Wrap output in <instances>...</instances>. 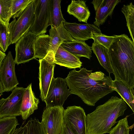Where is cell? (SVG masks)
<instances>
[{
  "label": "cell",
  "instance_id": "obj_1",
  "mask_svg": "<svg viewBox=\"0 0 134 134\" xmlns=\"http://www.w3.org/2000/svg\"><path fill=\"white\" fill-rule=\"evenodd\" d=\"M83 68L69 72L65 79L71 94L76 95L87 105H95L99 100L114 91L113 80L100 71L92 72Z\"/></svg>",
  "mask_w": 134,
  "mask_h": 134
},
{
  "label": "cell",
  "instance_id": "obj_2",
  "mask_svg": "<svg viewBox=\"0 0 134 134\" xmlns=\"http://www.w3.org/2000/svg\"><path fill=\"white\" fill-rule=\"evenodd\" d=\"M108 54L115 79L133 89L134 42L125 34L116 35L108 49Z\"/></svg>",
  "mask_w": 134,
  "mask_h": 134
},
{
  "label": "cell",
  "instance_id": "obj_3",
  "mask_svg": "<svg viewBox=\"0 0 134 134\" xmlns=\"http://www.w3.org/2000/svg\"><path fill=\"white\" fill-rule=\"evenodd\" d=\"M127 108L125 101L112 96L103 104L86 116L87 134L109 133L119 116L123 115Z\"/></svg>",
  "mask_w": 134,
  "mask_h": 134
},
{
  "label": "cell",
  "instance_id": "obj_4",
  "mask_svg": "<svg viewBox=\"0 0 134 134\" xmlns=\"http://www.w3.org/2000/svg\"><path fill=\"white\" fill-rule=\"evenodd\" d=\"M35 7L33 1L17 18L9 23L8 26L11 44L15 43L29 31L34 20Z\"/></svg>",
  "mask_w": 134,
  "mask_h": 134
},
{
  "label": "cell",
  "instance_id": "obj_5",
  "mask_svg": "<svg viewBox=\"0 0 134 134\" xmlns=\"http://www.w3.org/2000/svg\"><path fill=\"white\" fill-rule=\"evenodd\" d=\"M34 20L29 31L36 37L45 34L49 25L50 0H33Z\"/></svg>",
  "mask_w": 134,
  "mask_h": 134
},
{
  "label": "cell",
  "instance_id": "obj_6",
  "mask_svg": "<svg viewBox=\"0 0 134 134\" xmlns=\"http://www.w3.org/2000/svg\"><path fill=\"white\" fill-rule=\"evenodd\" d=\"M67 86L65 79L60 77L53 78L44 101L46 108L63 106L71 94Z\"/></svg>",
  "mask_w": 134,
  "mask_h": 134
},
{
  "label": "cell",
  "instance_id": "obj_7",
  "mask_svg": "<svg viewBox=\"0 0 134 134\" xmlns=\"http://www.w3.org/2000/svg\"><path fill=\"white\" fill-rule=\"evenodd\" d=\"M64 124L75 134H87L86 116L80 106L68 107L63 112Z\"/></svg>",
  "mask_w": 134,
  "mask_h": 134
},
{
  "label": "cell",
  "instance_id": "obj_8",
  "mask_svg": "<svg viewBox=\"0 0 134 134\" xmlns=\"http://www.w3.org/2000/svg\"><path fill=\"white\" fill-rule=\"evenodd\" d=\"M62 106L46 108L44 110L42 120L46 134H60L64 124Z\"/></svg>",
  "mask_w": 134,
  "mask_h": 134
},
{
  "label": "cell",
  "instance_id": "obj_9",
  "mask_svg": "<svg viewBox=\"0 0 134 134\" xmlns=\"http://www.w3.org/2000/svg\"><path fill=\"white\" fill-rule=\"evenodd\" d=\"M39 79L40 97L44 102L53 78L55 66L54 55L48 53L44 58L39 59Z\"/></svg>",
  "mask_w": 134,
  "mask_h": 134
},
{
  "label": "cell",
  "instance_id": "obj_10",
  "mask_svg": "<svg viewBox=\"0 0 134 134\" xmlns=\"http://www.w3.org/2000/svg\"><path fill=\"white\" fill-rule=\"evenodd\" d=\"M36 36L29 31L15 43V57L14 59L17 65L24 63L35 58L34 41Z\"/></svg>",
  "mask_w": 134,
  "mask_h": 134
},
{
  "label": "cell",
  "instance_id": "obj_11",
  "mask_svg": "<svg viewBox=\"0 0 134 134\" xmlns=\"http://www.w3.org/2000/svg\"><path fill=\"white\" fill-rule=\"evenodd\" d=\"M15 64L9 51L0 67V81L4 92L12 91L19 84L15 72Z\"/></svg>",
  "mask_w": 134,
  "mask_h": 134
},
{
  "label": "cell",
  "instance_id": "obj_12",
  "mask_svg": "<svg viewBox=\"0 0 134 134\" xmlns=\"http://www.w3.org/2000/svg\"><path fill=\"white\" fill-rule=\"evenodd\" d=\"M25 88L16 87L0 106V118L21 115L22 99Z\"/></svg>",
  "mask_w": 134,
  "mask_h": 134
},
{
  "label": "cell",
  "instance_id": "obj_13",
  "mask_svg": "<svg viewBox=\"0 0 134 134\" xmlns=\"http://www.w3.org/2000/svg\"><path fill=\"white\" fill-rule=\"evenodd\" d=\"M64 28L71 36L76 40L85 41L91 38V32L101 33L100 28L94 25L88 23L80 24L63 22Z\"/></svg>",
  "mask_w": 134,
  "mask_h": 134
},
{
  "label": "cell",
  "instance_id": "obj_14",
  "mask_svg": "<svg viewBox=\"0 0 134 134\" xmlns=\"http://www.w3.org/2000/svg\"><path fill=\"white\" fill-rule=\"evenodd\" d=\"M120 0H94L91 3L96 12L94 25L99 27L112 15L116 6Z\"/></svg>",
  "mask_w": 134,
  "mask_h": 134
},
{
  "label": "cell",
  "instance_id": "obj_15",
  "mask_svg": "<svg viewBox=\"0 0 134 134\" xmlns=\"http://www.w3.org/2000/svg\"><path fill=\"white\" fill-rule=\"evenodd\" d=\"M49 33L50 41L48 53L54 55L59 47L65 41H73L75 40L64 28L63 22L57 27L51 26Z\"/></svg>",
  "mask_w": 134,
  "mask_h": 134
},
{
  "label": "cell",
  "instance_id": "obj_16",
  "mask_svg": "<svg viewBox=\"0 0 134 134\" xmlns=\"http://www.w3.org/2000/svg\"><path fill=\"white\" fill-rule=\"evenodd\" d=\"M39 102L32 90L31 83L25 88L22 98L21 115L23 120L27 119L38 109Z\"/></svg>",
  "mask_w": 134,
  "mask_h": 134
},
{
  "label": "cell",
  "instance_id": "obj_17",
  "mask_svg": "<svg viewBox=\"0 0 134 134\" xmlns=\"http://www.w3.org/2000/svg\"><path fill=\"white\" fill-rule=\"evenodd\" d=\"M54 62L55 64L74 69L80 68L82 64L79 58L65 50L61 45L54 55Z\"/></svg>",
  "mask_w": 134,
  "mask_h": 134
},
{
  "label": "cell",
  "instance_id": "obj_18",
  "mask_svg": "<svg viewBox=\"0 0 134 134\" xmlns=\"http://www.w3.org/2000/svg\"><path fill=\"white\" fill-rule=\"evenodd\" d=\"M65 50L79 58L83 57L90 59L92 57V50L85 41L75 40L66 41L61 45Z\"/></svg>",
  "mask_w": 134,
  "mask_h": 134
},
{
  "label": "cell",
  "instance_id": "obj_19",
  "mask_svg": "<svg viewBox=\"0 0 134 134\" xmlns=\"http://www.w3.org/2000/svg\"><path fill=\"white\" fill-rule=\"evenodd\" d=\"M86 1L82 0H72L68 7L67 12L76 18L79 21L87 23L90 13Z\"/></svg>",
  "mask_w": 134,
  "mask_h": 134
},
{
  "label": "cell",
  "instance_id": "obj_20",
  "mask_svg": "<svg viewBox=\"0 0 134 134\" xmlns=\"http://www.w3.org/2000/svg\"><path fill=\"white\" fill-rule=\"evenodd\" d=\"M113 85L114 91L118 93L134 113V89L130 88L122 81L118 80H113Z\"/></svg>",
  "mask_w": 134,
  "mask_h": 134
},
{
  "label": "cell",
  "instance_id": "obj_21",
  "mask_svg": "<svg viewBox=\"0 0 134 134\" xmlns=\"http://www.w3.org/2000/svg\"><path fill=\"white\" fill-rule=\"evenodd\" d=\"M13 134H46L42 121L31 118L24 126L16 128Z\"/></svg>",
  "mask_w": 134,
  "mask_h": 134
},
{
  "label": "cell",
  "instance_id": "obj_22",
  "mask_svg": "<svg viewBox=\"0 0 134 134\" xmlns=\"http://www.w3.org/2000/svg\"><path fill=\"white\" fill-rule=\"evenodd\" d=\"M91 49L101 66L109 74L112 73L108 54V49L102 45L93 42Z\"/></svg>",
  "mask_w": 134,
  "mask_h": 134
},
{
  "label": "cell",
  "instance_id": "obj_23",
  "mask_svg": "<svg viewBox=\"0 0 134 134\" xmlns=\"http://www.w3.org/2000/svg\"><path fill=\"white\" fill-rule=\"evenodd\" d=\"M49 36L43 34L36 37L34 41L35 57L42 59L48 53L49 51Z\"/></svg>",
  "mask_w": 134,
  "mask_h": 134
},
{
  "label": "cell",
  "instance_id": "obj_24",
  "mask_svg": "<svg viewBox=\"0 0 134 134\" xmlns=\"http://www.w3.org/2000/svg\"><path fill=\"white\" fill-rule=\"evenodd\" d=\"M61 0H50L49 25L57 27L62 22L65 20L64 19L61 9Z\"/></svg>",
  "mask_w": 134,
  "mask_h": 134
},
{
  "label": "cell",
  "instance_id": "obj_25",
  "mask_svg": "<svg viewBox=\"0 0 134 134\" xmlns=\"http://www.w3.org/2000/svg\"><path fill=\"white\" fill-rule=\"evenodd\" d=\"M121 11L125 15L127 26L134 42V6L132 3L127 5H124L121 8Z\"/></svg>",
  "mask_w": 134,
  "mask_h": 134
},
{
  "label": "cell",
  "instance_id": "obj_26",
  "mask_svg": "<svg viewBox=\"0 0 134 134\" xmlns=\"http://www.w3.org/2000/svg\"><path fill=\"white\" fill-rule=\"evenodd\" d=\"M18 125L15 117L0 118V134H13Z\"/></svg>",
  "mask_w": 134,
  "mask_h": 134
},
{
  "label": "cell",
  "instance_id": "obj_27",
  "mask_svg": "<svg viewBox=\"0 0 134 134\" xmlns=\"http://www.w3.org/2000/svg\"><path fill=\"white\" fill-rule=\"evenodd\" d=\"M12 0H0V19L2 22L8 25L12 17Z\"/></svg>",
  "mask_w": 134,
  "mask_h": 134
},
{
  "label": "cell",
  "instance_id": "obj_28",
  "mask_svg": "<svg viewBox=\"0 0 134 134\" xmlns=\"http://www.w3.org/2000/svg\"><path fill=\"white\" fill-rule=\"evenodd\" d=\"M8 26L0 21V50L4 53L11 44Z\"/></svg>",
  "mask_w": 134,
  "mask_h": 134
},
{
  "label": "cell",
  "instance_id": "obj_29",
  "mask_svg": "<svg viewBox=\"0 0 134 134\" xmlns=\"http://www.w3.org/2000/svg\"><path fill=\"white\" fill-rule=\"evenodd\" d=\"M33 0H12L11 11L12 17H18Z\"/></svg>",
  "mask_w": 134,
  "mask_h": 134
},
{
  "label": "cell",
  "instance_id": "obj_30",
  "mask_svg": "<svg viewBox=\"0 0 134 134\" xmlns=\"http://www.w3.org/2000/svg\"><path fill=\"white\" fill-rule=\"evenodd\" d=\"M116 35L108 36L101 33L91 32V38L93 39L94 43L100 44L108 49L115 37Z\"/></svg>",
  "mask_w": 134,
  "mask_h": 134
},
{
  "label": "cell",
  "instance_id": "obj_31",
  "mask_svg": "<svg viewBox=\"0 0 134 134\" xmlns=\"http://www.w3.org/2000/svg\"><path fill=\"white\" fill-rule=\"evenodd\" d=\"M129 116L127 115L119 121L116 125L111 129L109 134H129L130 128L127 120Z\"/></svg>",
  "mask_w": 134,
  "mask_h": 134
},
{
  "label": "cell",
  "instance_id": "obj_32",
  "mask_svg": "<svg viewBox=\"0 0 134 134\" xmlns=\"http://www.w3.org/2000/svg\"><path fill=\"white\" fill-rule=\"evenodd\" d=\"M60 134H75L69 127L64 124Z\"/></svg>",
  "mask_w": 134,
  "mask_h": 134
},
{
  "label": "cell",
  "instance_id": "obj_33",
  "mask_svg": "<svg viewBox=\"0 0 134 134\" xmlns=\"http://www.w3.org/2000/svg\"><path fill=\"white\" fill-rule=\"evenodd\" d=\"M4 92L3 86L0 81V96L2 95L3 93ZM5 99L3 98H2L0 99V106L4 102Z\"/></svg>",
  "mask_w": 134,
  "mask_h": 134
},
{
  "label": "cell",
  "instance_id": "obj_34",
  "mask_svg": "<svg viewBox=\"0 0 134 134\" xmlns=\"http://www.w3.org/2000/svg\"><path fill=\"white\" fill-rule=\"evenodd\" d=\"M6 56V54L0 50V67L1 66L3 60Z\"/></svg>",
  "mask_w": 134,
  "mask_h": 134
},
{
  "label": "cell",
  "instance_id": "obj_35",
  "mask_svg": "<svg viewBox=\"0 0 134 134\" xmlns=\"http://www.w3.org/2000/svg\"><path fill=\"white\" fill-rule=\"evenodd\" d=\"M0 21H1L0 19Z\"/></svg>",
  "mask_w": 134,
  "mask_h": 134
}]
</instances>
